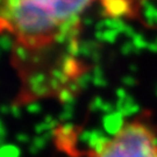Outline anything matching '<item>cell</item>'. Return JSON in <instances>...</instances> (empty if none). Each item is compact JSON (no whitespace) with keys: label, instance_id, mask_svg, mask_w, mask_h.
Here are the masks:
<instances>
[{"label":"cell","instance_id":"7a4b0ae2","mask_svg":"<svg viewBox=\"0 0 157 157\" xmlns=\"http://www.w3.org/2000/svg\"><path fill=\"white\" fill-rule=\"evenodd\" d=\"M87 157H157V135L143 120H133Z\"/></svg>","mask_w":157,"mask_h":157},{"label":"cell","instance_id":"6da1fadb","mask_svg":"<svg viewBox=\"0 0 157 157\" xmlns=\"http://www.w3.org/2000/svg\"><path fill=\"white\" fill-rule=\"evenodd\" d=\"M94 0H0V32L26 50H44L78 30Z\"/></svg>","mask_w":157,"mask_h":157}]
</instances>
